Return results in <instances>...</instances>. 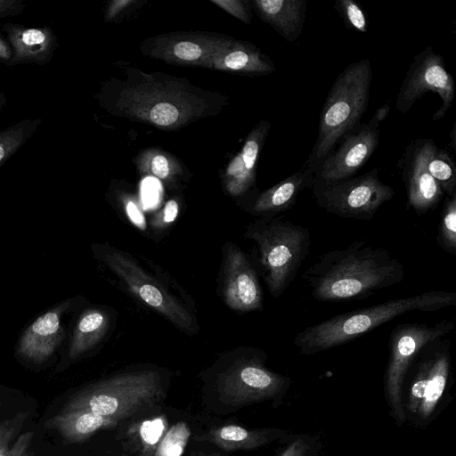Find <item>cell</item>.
I'll return each mask as SVG.
<instances>
[{
    "mask_svg": "<svg viewBox=\"0 0 456 456\" xmlns=\"http://www.w3.org/2000/svg\"><path fill=\"white\" fill-rule=\"evenodd\" d=\"M404 275L403 265L387 248L359 240L320 255L302 279L314 299L339 302L370 297Z\"/></svg>",
    "mask_w": 456,
    "mask_h": 456,
    "instance_id": "obj_1",
    "label": "cell"
},
{
    "mask_svg": "<svg viewBox=\"0 0 456 456\" xmlns=\"http://www.w3.org/2000/svg\"><path fill=\"white\" fill-rule=\"evenodd\" d=\"M455 305L456 293L445 290L391 299L309 326L296 334L293 344L300 354H314L350 342L403 314L434 312Z\"/></svg>",
    "mask_w": 456,
    "mask_h": 456,
    "instance_id": "obj_2",
    "label": "cell"
},
{
    "mask_svg": "<svg viewBox=\"0 0 456 456\" xmlns=\"http://www.w3.org/2000/svg\"><path fill=\"white\" fill-rule=\"evenodd\" d=\"M244 237L256 245L257 261L270 295L279 297L294 281L309 254L308 228L282 215L265 216L246 227Z\"/></svg>",
    "mask_w": 456,
    "mask_h": 456,
    "instance_id": "obj_3",
    "label": "cell"
},
{
    "mask_svg": "<svg viewBox=\"0 0 456 456\" xmlns=\"http://www.w3.org/2000/svg\"><path fill=\"white\" fill-rule=\"evenodd\" d=\"M371 79L369 59L353 62L338 74L322 105L317 139L303 167L314 169L342 136L359 125L368 107Z\"/></svg>",
    "mask_w": 456,
    "mask_h": 456,
    "instance_id": "obj_4",
    "label": "cell"
},
{
    "mask_svg": "<svg viewBox=\"0 0 456 456\" xmlns=\"http://www.w3.org/2000/svg\"><path fill=\"white\" fill-rule=\"evenodd\" d=\"M164 395L159 371H129L85 387L69 397L61 411H89L120 422L155 406Z\"/></svg>",
    "mask_w": 456,
    "mask_h": 456,
    "instance_id": "obj_5",
    "label": "cell"
},
{
    "mask_svg": "<svg viewBox=\"0 0 456 456\" xmlns=\"http://www.w3.org/2000/svg\"><path fill=\"white\" fill-rule=\"evenodd\" d=\"M92 250L141 302L186 334L198 332L197 320L187 305L160 280L145 271L130 254L109 244H94Z\"/></svg>",
    "mask_w": 456,
    "mask_h": 456,
    "instance_id": "obj_6",
    "label": "cell"
},
{
    "mask_svg": "<svg viewBox=\"0 0 456 456\" xmlns=\"http://www.w3.org/2000/svg\"><path fill=\"white\" fill-rule=\"evenodd\" d=\"M407 376V392L403 395L406 420L417 426L427 425L435 416L452 377L451 340L447 336L423 346Z\"/></svg>",
    "mask_w": 456,
    "mask_h": 456,
    "instance_id": "obj_7",
    "label": "cell"
},
{
    "mask_svg": "<svg viewBox=\"0 0 456 456\" xmlns=\"http://www.w3.org/2000/svg\"><path fill=\"white\" fill-rule=\"evenodd\" d=\"M237 351L235 359L217 376V391L225 404L240 406L277 400L286 394L292 379L266 368L265 352L252 347Z\"/></svg>",
    "mask_w": 456,
    "mask_h": 456,
    "instance_id": "obj_8",
    "label": "cell"
},
{
    "mask_svg": "<svg viewBox=\"0 0 456 456\" xmlns=\"http://www.w3.org/2000/svg\"><path fill=\"white\" fill-rule=\"evenodd\" d=\"M453 329V322L443 320L433 324L406 322L391 330L388 360L384 374V394L389 413L397 425L401 426L406 421L403 407V387L415 357L428 343L447 336Z\"/></svg>",
    "mask_w": 456,
    "mask_h": 456,
    "instance_id": "obj_9",
    "label": "cell"
},
{
    "mask_svg": "<svg viewBox=\"0 0 456 456\" xmlns=\"http://www.w3.org/2000/svg\"><path fill=\"white\" fill-rule=\"evenodd\" d=\"M318 207L347 219L370 221L379 208L392 200L395 190L384 183L374 167L359 176L325 182L314 177L310 187Z\"/></svg>",
    "mask_w": 456,
    "mask_h": 456,
    "instance_id": "obj_10",
    "label": "cell"
},
{
    "mask_svg": "<svg viewBox=\"0 0 456 456\" xmlns=\"http://www.w3.org/2000/svg\"><path fill=\"white\" fill-rule=\"evenodd\" d=\"M437 94L442 105L434 113L432 120L443 118L454 101L455 84L452 74L446 69L443 55L436 53L431 46L425 47L409 66L399 89L395 108L406 113L425 94Z\"/></svg>",
    "mask_w": 456,
    "mask_h": 456,
    "instance_id": "obj_11",
    "label": "cell"
},
{
    "mask_svg": "<svg viewBox=\"0 0 456 456\" xmlns=\"http://www.w3.org/2000/svg\"><path fill=\"white\" fill-rule=\"evenodd\" d=\"M389 111V105L384 104L375 111L368 123L359 124L343 135L331 151L314 167V178L335 182L353 177L377 149L379 125Z\"/></svg>",
    "mask_w": 456,
    "mask_h": 456,
    "instance_id": "obj_12",
    "label": "cell"
},
{
    "mask_svg": "<svg viewBox=\"0 0 456 456\" xmlns=\"http://www.w3.org/2000/svg\"><path fill=\"white\" fill-rule=\"evenodd\" d=\"M222 296L236 312L257 311L263 307V294L255 269L244 252L234 243L224 246Z\"/></svg>",
    "mask_w": 456,
    "mask_h": 456,
    "instance_id": "obj_13",
    "label": "cell"
},
{
    "mask_svg": "<svg viewBox=\"0 0 456 456\" xmlns=\"http://www.w3.org/2000/svg\"><path fill=\"white\" fill-rule=\"evenodd\" d=\"M428 142L429 139L427 138H418L411 142L398 162L406 188L408 207L418 215L435 208L444 196L427 169Z\"/></svg>",
    "mask_w": 456,
    "mask_h": 456,
    "instance_id": "obj_14",
    "label": "cell"
},
{
    "mask_svg": "<svg viewBox=\"0 0 456 456\" xmlns=\"http://www.w3.org/2000/svg\"><path fill=\"white\" fill-rule=\"evenodd\" d=\"M72 304V299L61 302L39 315L24 330L17 346L21 359L39 364L53 355L65 338L62 318Z\"/></svg>",
    "mask_w": 456,
    "mask_h": 456,
    "instance_id": "obj_15",
    "label": "cell"
},
{
    "mask_svg": "<svg viewBox=\"0 0 456 456\" xmlns=\"http://www.w3.org/2000/svg\"><path fill=\"white\" fill-rule=\"evenodd\" d=\"M12 49L7 66L45 65L57 49V37L52 28L43 26L28 28L23 25L4 23L2 27Z\"/></svg>",
    "mask_w": 456,
    "mask_h": 456,
    "instance_id": "obj_16",
    "label": "cell"
},
{
    "mask_svg": "<svg viewBox=\"0 0 456 456\" xmlns=\"http://www.w3.org/2000/svg\"><path fill=\"white\" fill-rule=\"evenodd\" d=\"M314 177V170L302 167L279 183L260 193L252 206L254 215L276 216L288 211L295 204L303 191L310 189Z\"/></svg>",
    "mask_w": 456,
    "mask_h": 456,
    "instance_id": "obj_17",
    "label": "cell"
},
{
    "mask_svg": "<svg viewBox=\"0 0 456 456\" xmlns=\"http://www.w3.org/2000/svg\"><path fill=\"white\" fill-rule=\"evenodd\" d=\"M119 424L116 419L89 411H60L48 419L45 428L55 430L69 444L85 442L101 430L111 429Z\"/></svg>",
    "mask_w": 456,
    "mask_h": 456,
    "instance_id": "obj_18",
    "label": "cell"
},
{
    "mask_svg": "<svg viewBox=\"0 0 456 456\" xmlns=\"http://www.w3.org/2000/svg\"><path fill=\"white\" fill-rule=\"evenodd\" d=\"M307 2L304 0H256L255 7L286 41L297 40L305 21Z\"/></svg>",
    "mask_w": 456,
    "mask_h": 456,
    "instance_id": "obj_19",
    "label": "cell"
},
{
    "mask_svg": "<svg viewBox=\"0 0 456 456\" xmlns=\"http://www.w3.org/2000/svg\"><path fill=\"white\" fill-rule=\"evenodd\" d=\"M286 436L287 432L280 428L249 429L231 424L212 428L198 439L225 451H239L257 449Z\"/></svg>",
    "mask_w": 456,
    "mask_h": 456,
    "instance_id": "obj_20",
    "label": "cell"
},
{
    "mask_svg": "<svg viewBox=\"0 0 456 456\" xmlns=\"http://www.w3.org/2000/svg\"><path fill=\"white\" fill-rule=\"evenodd\" d=\"M110 316L106 310L92 307L78 317L69 345L68 357L75 361L98 346L107 334Z\"/></svg>",
    "mask_w": 456,
    "mask_h": 456,
    "instance_id": "obj_21",
    "label": "cell"
},
{
    "mask_svg": "<svg viewBox=\"0 0 456 456\" xmlns=\"http://www.w3.org/2000/svg\"><path fill=\"white\" fill-rule=\"evenodd\" d=\"M167 430V417L159 415L134 423L128 428L126 436L137 456H154Z\"/></svg>",
    "mask_w": 456,
    "mask_h": 456,
    "instance_id": "obj_22",
    "label": "cell"
},
{
    "mask_svg": "<svg viewBox=\"0 0 456 456\" xmlns=\"http://www.w3.org/2000/svg\"><path fill=\"white\" fill-rule=\"evenodd\" d=\"M427 169L446 197L456 194V168L452 158L429 139Z\"/></svg>",
    "mask_w": 456,
    "mask_h": 456,
    "instance_id": "obj_23",
    "label": "cell"
},
{
    "mask_svg": "<svg viewBox=\"0 0 456 456\" xmlns=\"http://www.w3.org/2000/svg\"><path fill=\"white\" fill-rule=\"evenodd\" d=\"M42 118H25L0 130V167L37 131Z\"/></svg>",
    "mask_w": 456,
    "mask_h": 456,
    "instance_id": "obj_24",
    "label": "cell"
},
{
    "mask_svg": "<svg viewBox=\"0 0 456 456\" xmlns=\"http://www.w3.org/2000/svg\"><path fill=\"white\" fill-rule=\"evenodd\" d=\"M436 242L446 253L456 255V194L445 197Z\"/></svg>",
    "mask_w": 456,
    "mask_h": 456,
    "instance_id": "obj_25",
    "label": "cell"
},
{
    "mask_svg": "<svg viewBox=\"0 0 456 456\" xmlns=\"http://www.w3.org/2000/svg\"><path fill=\"white\" fill-rule=\"evenodd\" d=\"M191 436L190 428L178 422L168 428L159 443L154 456H182Z\"/></svg>",
    "mask_w": 456,
    "mask_h": 456,
    "instance_id": "obj_26",
    "label": "cell"
},
{
    "mask_svg": "<svg viewBox=\"0 0 456 456\" xmlns=\"http://www.w3.org/2000/svg\"><path fill=\"white\" fill-rule=\"evenodd\" d=\"M334 8L348 29L360 33L367 32V19L363 10L357 2L354 0H336Z\"/></svg>",
    "mask_w": 456,
    "mask_h": 456,
    "instance_id": "obj_27",
    "label": "cell"
},
{
    "mask_svg": "<svg viewBox=\"0 0 456 456\" xmlns=\"http://www.w3.org/2000/svg\"><path fill=\"white\" fill-rule=\"evenodd\" d=\"M280 456H321L319 444L314 437L297 435L285 447Z\"/></svg>",
    "mask_w": 456,
    "mask_h": 456,
    "instance_id": "obj_28",
    "label": "cell"
},
{
    "mask_svg": "<svg viewBox=\"0 0 456 456\" xmlns=\"http://www.w3.org/2000/svg\"><path fill=\"white\" fill-rule=\"evenodd\" d=\"M28 416V412L20 411L15 416L0 422V453L6 451Z\"/></svg>",
    "mask_w": 456,
    "mask_h": 456,
    "instance_id": "obj_29",
    "label": "cell"
},
{
    "mask_svg": "<svg viewBox=\"0 0 456 456\" xmlns=\"http://www.w3.org/2000/svg\"><path fill=\"white\" fill-rule=\"evenodd\" d=\"M179 205L175 200H169L163 208L151 219V226L155 231H163L170 226L177 218Z\"/></svg>",
    "mask_w": 456,
    "mask_h": 456,
    "instance_id": "obj_30",
    "label": "cell"
},
{
    "mask_svg": "<svg viewBox=\"0 0 456 456\" xmlns=\"http://www.w3.org/2000/svg\"><path fill=\"white\" fill-rule=\"evenodd\" d=\"M150 118L158 126H167L178 120L179 110L172 103L159 102L151 108Z\"/></svg>",
    "mask_w": 456,
    "mask_h": 456,
    "instance_id": "obj_31",
    "label": "cell"
},
{
    "mask_svg": "<svg viewBox=\"0 0 456 456\" xmlns=\"http://www.w3.org/2000/svg\"><path fill=\"white\" fill-rule=\"evenodd\" d=\"M33 437V431L20 434L6 451L0 453V456H33L30 451Z\"/></svg>",
    "mask_w": 456,
    "mask_h": 456,
    "instance_id": "obj_32",
    "label": "cell"
},
{
    "mask_svg": "<svg viewBox=\"0 0 456 456\" xmlns=\"http://www.w3.org/2000/svg\"><path fill=\"white\" fill-rule=\"evenodd\" d=\"M202 48L191 41H181L173 48L174 55L184 61H193L202 55Z\"/></svg>",
    "mask_w": 456,
    "mask_h": 456,
    "instance_id": "obj_33",
    "label": "cell"
},
{
    "mask_svg": "<svg viewBox=\"0 0 456 456\" xmlns=\"http://www.w3.org/2000/svg\"><path fill=\"white\" fill-rule=\"evenodd\" d=\"M124 211L129 222L138 230L144 232L147 230V222L143 212L133 200H127L124 202Z\"/></svg>",
    "mask_w": 456,
    "mask_h": 456,
    "instance_id": "obj_34",
    "label": "cell"
},
{
    "mask_svg": "<svg viewBox=\"0 0 456 456\" xmlns=\"http://www.w3.org/2000/svg\"><path fill=\"white\" fill-rule=\"evenodd\" d=\"M25 8L26 4L23 0H0V18L20 15Z\"/></svg>",
    "mask_w": 456,
    "mask_h": 456,
    "instance_id": "obj_35",
    "label": "cell"
},
{
    "mask_svg": "<svg viewBox=\"0 0 456 456\" xmlns=\"http://www.w3.org/2000/svg\"><path fill=\"white\" fill-rule=\"evenodd\" d=\"M213 3L220 5L222 8L225 9L232 15L237 18L242 20L245 22L249 21V17L248 12L243 7L240 2L238 1H214Z\"/></svg>",
    "mask_w": 456,
    "mask_h": 456,
    "instance_id": "obj_36",
    "label": "cell"
},
{
    "mask_svg": "<svg viewBox=\"0 0 456 456\" xmlns=\"http://www.w3.org/2000/svg\"><path fill=\"white\" fill-rule=\"evenodd\" d=\"M151 169L158 178L166 179L169 175V164L166 157L156 155L151 160Z\"/></svg>",
    "mask_w": 456,
    "mask_h": 456,
    "instance_id": "obj_37",
    "label": "cell"
},
{
    "mask_svg": "<svg viewBox=\"0 0 456 456\" xmlns=\"http://www.w3.org/2000/svg\"><path fill=\"white\" fill-rule=\"evenodd\" d=\"M12 57V49L6 40L0 34V61L7 63Z\"/></svg>",
    "mask_w": 456,
    "mask_h": 456,
    "instance_id": "obj_38",
    "label": "cell"
},
{
    "mask_svg": "<svg viewBox=\"0 0 456 456\" xmlns=\"http://www.w3.org/2000/svg\"><path fill=\"white\" fill-rule=\"evenodd\" d=\"M455 125L456 123L453 124V126L452 128V131L450 132L449 134V137L451 139V143H450V146L452 147V149L453 151H455L456 149V140H455V136H456V134H455V131H456V127H455Z\"/></svg>",
    "mask_w": 456,
    "mask_h": 456,
    "instance_id": "obj_39",
    "label": "cell"
},
{
    "mask_svg": "<svg viewBox=\"0 0 456 456\" xmlns=\"http://www.w3.org/2000/svg\"><path fill=\"white\" fill-rule=\"evenodd\" d=\"M5 103H6V99H5L3 92L0 89V112L3 110V108L4 107Z\"/></svg>",
    "mask_w": 456,
    "mask_h": 456,
    "instance_id": "obj_40",
    "label": "cell"
},
{
    "mask_svg": "<svg viewBox=\"0 0 456 456\" xmlns=\"http://www.w3.org/2000/svg\"><path fill=\"white\" fill-rule=\"evenodd\" d=\"M122 456H127V455H122Z\"/></svg>",
    "mask_w": 456,
    "mask_h": 456,
    "instance_id": "obj_41",
    "label": "cell"
}]
</instances>
